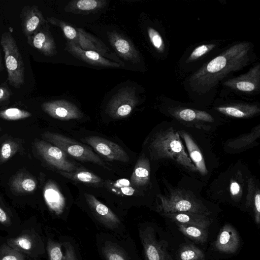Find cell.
<instances>
[{
  "instance_id": "obj_1",
  "label": "cell",
  "mask_w": 260,
  "mask_h": 260,
  "mask_svg": "<svg viewBox=\"0 0 260 260\" xmlns=\"http://www.w3.org/2000/svg\"><path fill=\"white\" fill-rule=\"evenodd\" d=\"M254 55L251 42L235 43L187 76L183 82L184 87L191 97L215 95L219 83L229 75L252 63Z\"/></svg>"
},
{
  "instance_id": "obj_2",
  "label": "cell",
  "mask_w": 260,
  "mask_h": 260,
  "mask_svg": "<svg viewBox=\"0 0 260 260\" xmlns=\"http://www.w3.org/2000/svg\"><path fill=\"white\" fill-rule=\"evenodd\" d=\"M149 147L155 158L170 159L190 172H198L185 151L178 132L173 127L156 132L151 139Z\"/></svg>"
},
{
  "instance_id": "obj_3",
  "label": "cell",
  "mask_w": 260,
  "mask_h": 260,
  "mask_svg": "<svg viewBox=\"0 0 260 260\" xmlns=\"http://www.w3.org/2000/svg\"><path fill=\"white\" fill-rule=\"evenodd\" d=\"M161 232L160 228L153 223H144L138 226L145 260H175Z\"/></svg>"
},
{
  "instance_id": "obj_4",
  "label": "cell",
  "mask_w": 260,
  "mask_h": 260,
  "mask_svg": "<svg viewBox=\"0 0 260 260\" xmlns=\"http://www.w3.org/2000/svg\"><path fill=\"white\" fill-rule=\"evenodd\" d=\"M157 210L162 213L193 212L210 216L211 212L202 201L182 189H174L166 196L159 195Z\"/></svg>"
},
{
  "instance_id": "obj_5",
  "label": "cell",
  "mask_w": 260,
  "mask_h": 260,
  "mask_svg": "<svg viewBox=\"0 0 260 260\" xmlns=\"http://www.w3.org/2000/svg\"><path fill=\"white\" fill-rule=\"evenodd\" d=\"M128 236L121 237L110 234L97 236L99 252L104 260H141Z\"/></svg>"
},
{
  "instance_id": "obj_6",
  "label": "cell",
  "mask_w": 260,
  "mask_h": 260,
  "mask_svg": "<svg viewBox=\"0 0 260 260\" xmlns=\"http://www.w3.org/2000/svg\"><path fill=\"white\" fill-rule=\"evenodd\" d=\"M1 45L5 54L9 84L20 88L24 82V66L21 55L13 37L9 32L3 33Z\"/></svg>"
},
{
  "instance_id": "obj_7",
  "label": "cell",
  "mask_w": 260,
  "mask_h": 260,
  "mask_svg": "<svg viewBox=\"0 0 260 260\" xmlns=\"http://www.w3.org/2000/svg\"><path fill=\"white\" fill-rule=\"evenodd\" d=\"M85 198L93 218L101 227L119 237L128 236L124 223L109 207L92 194L86 193Z\"/></svg>"
},
{
  "instance_id": "obj_8",
  "label": "cell",
  "mask_w": 260,
  "mask_h": 260,
  "mask_svg": "<svg viewBox=\"0 0 260 260\" xmlns=\"http://www.w3.org/2000/svg\"><path fill=\"white\" fill-rule=\"evenodd\" d=\"M46 140L57 147L65 153L82 161H90L106 167L100 157L89 148L62 135L45 132L42 134Z\"/></svg>"
},
{
  "instance_id": "obj_9",
  "label": "cell",
  "mask_w": 260,
  "mask_h": 260,
  "mask_svg": "<svg viewBox=\"0 0 260 260\" xmlns=\"http://www.w3.org/2000/svg\"><path fill=\"white\" fill-rule=\"evenodd\" d=\"M6 243L15 250L34 258L45 252V244L34 229L23 231L17 237L8 239Z\"/></svg>"
},
{
  "instance_id": "obj_10",
  "label": "cell",
  "mask_w": 260,
  "mask_h": 260,
  "mask_svg": "<svg viewBox=\"0 0 260 260\" xmlns=\"http://www.w3.org/2000/svg\"><path fill=\"white\" fill-rule=\"evenodd\" d=\"M222 85L238 93H257L260 89L259 63L257 62L254 64L244 74L225 80L222 82Z\"/></svg>"
},
{
  "instance_id": "obj_11",
  "label": "cell",
  "mask_w": 260,
  "mask_h": 260,
  "mask_svg": "<svg viewBox=\"0 0 260 260\" xmlns=\"http://www.w3.org/2000/svg\"><path fill=\"white\" fill-rule=\"evenodd\" d=\"M219 41H211L196 45L185 53L179 62V69L186 72H194V69L205 59L219 49ZM210 60V59H209Z\"/></svg>"
},
{
  "instance_id": "obj_12",
  "label": "cell",
  "mask_w": 260,
  "mask_h": 260,
  "mask_svg": "<svg viewBox=\"0 0 260 260\" xmlns=\"http://www.w3.org/2000/svg\"><path fill=\"white\" fill-rule=\"evenodd\" d=\"M35 146L38 154L55 168L67 172L77 170L76 166L69 161L66 153L57 147L38 139L35 141Z\"/></svg>"
},
{
  "instance_id": "obj_13",
  "label": "cell",
  "mask_w": 260,
  "mask_h": 260,
  "mask_svg": "<svg viewBox=\"0 0 260 260\" xmlns=\"http://www.w3.org/2000/svg\"><path fill=\"white\" fill-rule=\"evenodd\" d=\"M138 100L135 90L132 88L122 89L110 101L107 111L109 115L114 118L127 116L138 104Z\"/></svg>"
},
{
  "instance_id": "obj_14",
  "label": "cell",
  "mask_w": 260,
  "mask_h": 260,
  "mask_svg": "<svg viewBox=\"0 0 260 260\" xmlns=\"http://www.w3.org/2000/svg\"><path fill=\"white\" fill-rule=\"evenodd\" d=\"M83 141L91 146L96 151L106 158L127 162L128 155L119 145L109 140L96 136L85 138Z\"/></svg>"
},
{
  "instance_id": "obj_15",
  "label": "cell",
  "mask_w": 260,
  "mask_h": 260,
  "mask_svg": "<svg viewBox=\"0 0 260 260\" xmlns=\"http://www.w3.org/2000/svg\"><path fill=\"white\" fill-rule=\"evenodd\" d=\"M42 110L50 116L62 120L80 119L83 115L78 107L65 100H54L43 103Z\"/></svg>"
},
{
  "instance_id": "obj_16",
  "label": "cell",
  "mask_w": 260,
  "mask_h": 260,
  "mask_svg": "<svg viewBox=\"0 0 260 260\" xmlns=\"http://www.w3.org/2000/svg\"><path fill=\"white\" fill-rule=\"evenodd\" d=\"M46 250L49 260H79V253L71 240H47Z\"/></svg>"
},
{
  "instance_id": "obj_17",
  "label": "cell",
  "mask_w": 260,
  "mask_h": 260,
  "mask_svg": "<svg viewBox=\"0 0 260 260\" xmlns=\"http://www.w3.org/2000/svg\"><path fill=\"white\" fill-rule=\"evenodd\" d=\"M240 237L231 224H225L220 230L214 246L216 250L224 254H234L239 249Z\"/></svg>"
},
{
  "instance_id": "obj_18",
  "label": "cell",
  "mask_w": 260,
  "mask_h": 260,
  "mask_svg": "<svg viewBox=\"0 0 260 260\" xmlns=\"http://www.w3.org/2000/svg\"><path fill=\"white\" fill-rule=\"evenodd\" d=\"M19 16L22 32L26 38L32 35L47 24L42 12L35 5L24 7Z\"/></svg>"
},
{
  "instance_id": "obj_19",
  "label": "cell",
  "mask_w": 260,
  "mask_h": 260,
  "mask_svg": "<svg viewBox=\"0 0 260 260\" xmlns=\"http://www.w3.org/2000/svg\"><path fill=\"white\" fill-rule=\"evenodd\" d=\"M44 25L32 35L26 38L28 44L46 56H53L57 51L55 42L47 25Z\"/></svg>"
},
{
  "instance_id": "obj_20",
  "label": "cell",
  "mask_w": 260,
  "mask_h": 260,
  "mask_svg": "<svg viewBox=\"0 0 260 260\" xmlns=\"http://www.w3.org/2000/svg\"><path fill=\"white\" fill-rule=\"evenodd\" d=\"M66 49L76 57L93 66L112 68H118L121 66L116 62L106 59L95 51L83 50L71 41L68 42Z\"/></svg>"
},
{
  "instance_id": "obj_21",
  "label": "cell",
  "mask_w": 260,
  "mask_h": 260,
  "mask_svg": "<svg viewBox=\"0 0 260 260\" xmlns=\"http://www.w3.org/2000/svg\"><path fill=\"white\" fill-rule=\"evenodd\" d=\"M215 109L224 115L239 118L252 117L260 112L257 105L242 102H230L216 106Z\"/></svg>"
},
{
  "instance_id": "obj_22",
  "label": "cell",
  "mask_w": 260,
  "mask_h": 260,
  "mask_svg": "<svg viewBox=\"0 0 260 260\" xmlns=\"http://www.w3.org/2000/svg\"><path fill=\"white\" fill-rule=\"evenodd\" d=\"M78 36L76 41L74 43L81 49L85 50H91L95 51L101 55L112 59L114 61L124 66V63L120 61L117 57L111 55L108 48H106L100 40L86 32L81 28H77ZM74 43V42H73Z\"/></svg>"
},
{
  "instance_id": "obj_23",
  "label": "cell",
  "mask_w": 260,
  "mask_h": 260,
  "mask_svg": "<svg viewBox=\"0 0 260 260\" xmlns=\"http://www.w3.org/2000/svg\"><path fill=\"white\" fill-rule=\"evenodd\" d=\"M109 41L121 57L125 60L137 63L141 60L140 53L129 41L116 32L109 34Z\"/></svg>"
},
{
  "instance_id": "obj_24",
  "label": "cell",
  "mask_w": 260,
  "mask_h": 260,
  "mask_svg": "<svg viewBox=\"0 0 260 260\" xmlns=\"http://www.w3.org/2000/svg\"><path fill=\"white\" fill-rule=\"evenodd\" d=\"M43 196L48 208L57 216L61 215L64 210L66 200L56 184L48 181L43 189Z\"/></svg>"
},
{
  "instance_id": "obj_25",
  "label": "cell",
  "mask_w": 260,
  "mask_h": 260,
  "mask_svg": "<svg viewBox=\"0 0 260 260\" xmlns=\"http://www.w3.org/2000/svg\"><path fill=\"white\" fill-rule=\"evenodd\" d=\"M161 214L175 223L204 229H208L213 222V219L210 216L193 212L166 213Z\"/></svg>"
},
{
  "instance_id": "obj_26",
  "label": "cell",
  "mask_w": 260,
  "mask_h": 260,
  "mask_svg": "<svg viewBox=\"0 0 260 260\" xmlns=\"http://www.w3.org/2000/svg\"><path fill=\"white\" fill-rule=\"evenodd\" d=\"M169 113L177 119L186 122L214 121L212 116L208 112L184 107H169Z\"/></svg>"
},
{
  "instance_id": "obj_27",
  "label": "cell",
  "mask_w": 260,
  "mask_h": 260,
  "mask_svg": "<svg viewBox=\"0 0 260 260\" xmlns=\"http://www.w3.org/2000/svg\"><path fill=\"white\" fill-rule=\"evenodd\" d=\"M37 183L34 177L27 173L20 172L15 174L10 183L11 190L17 194H26L33 192Z\"/></svg>"
},
{
  "instance_id": "obj_28",
  "label": "cell",
  "mask_w": 260,
  "mask_h": 260,
  "mask_svg": "<svg viewBox=\"0 0 260 260\" xmlns=\"http://www.w3.org/2000/svg\"><path fill=\"white\" fill-rule=\"evenodd\" d=\"M187 147L190 159L198 171L202 175L207 174L205 160L201 151L190 136L184 131L179 132Z\"/></svg>"
},
{
  "instance_id": "obj_29",
  "label": "cell",
  "mask_w": 260,
  "mask_h": 260,
  "mask_svg": "<svg viewBox=\"0 0 260 260\" xmlns=\"http://www.w3.org/2000/svg\"><path fill=\"white\" fill-rule=\"evenodd\" d=\"M150 167L149 160L141 156L137 161L132 175L131 182L136 187L147 185L150 180Z\"/></svg>"
},
{
  "instance_id": "obj_30",
  "label": "cell",
  "mask_w": 260,
  "mask_h": 260,
  "mask_svg": "<svg viewBox=\"0 0 260 260\" xmlns=\"http://www.w3.org/2000/svg\"><path fill=\"white\" fill-rule=\"evenodd\" d=\"M246 205L253 209L254 220L257 224L260 222V192L252 178L248 180V192Z\"/></svg>"
},
{
  "instance_id": "obj_31",
  "label": "cell",
  "mask_w": 260,
  "mask_h": 260,
  "mask_svg": "<svg viewBox=\"0 0 260 260\" xmlns=\"http://www.w3.org/2000/svg\"><path fill=\"white\" fill-rule=\"evenodd\" d=\"M175 223L178 230L193 242L203 244L207 241L208 237V229L181 223Z\"/></svg>"
},
{
  "instance_id": "obj_32",
  "label": "cell",
  "mask_w": 260,
  "mask_h": 260,
  "mask_svg": "<svg viewBox=\"0 0 260 260\" xmlns=\"http://www.w3.org/2000/svg\"><path fill=\"white\" fill-rule=\"evenodd\" d=\"M204 251L193 243H184L177 251L175 260H205Z\"/></svg>"
},
{
  "instance_id": "obj_33",
  "label": "cell",
  "mask_w": 260,
  "mask_h": 260,
  "mask_svg": "<svg viewBox=\"0 0 260 260\" xmlns=\"http://www.w3.org/2000/svg\"><path fill=\"white\" fill-rule=\"evenodd\" d=\"M260 135L259 125L254 127L251 132L230 141L227 144L228 147L235 149H241L251 144L259 138Z\"/></svg>"
},
{
  "instance_id": "obj_34",
  "label": "cell",
  "mask_w": 260,
  "mask_h": 260,
  "mask_svg": "<svg viewBox=\"0 0 260 260\" xmlns=\"http://www.w3.org/2000/svg\"><path fill=\"white\" fill-rule=\"evenodd\" d=\"M59 173L61 175L68 179L86 183L99 184L102 181L101 178L86 171L76 170L75 171L71 172L60 171Z\"/></svg>"
},
{
  "instance_id": "obj_35",
  "label": "cell",
  "mask_w": 260,
  "mask_h": 260,
  "mask_svg": "<svg viewBox=\"0 0 260 260\" xmlns=\"http://www.w3.org/2000/svg\"><path fill=\"white\" fill-rule=\"evenodd\" d=\"M147 34L150 43L155 51L161 55L164 54L166 57L168 53L167 42L162 35L151 26L147 27Z\"/></svg>"
},
{
  "instance_id": "obj_36",
  "label": "cell",
  "mask_w": 260,
  "mask_h": 260,
  "mask_svg": "<svg viewBox=\"0 0 260 260\" xmlns=\"http://www.w3.org/2000/svg\"><path fill=\"white\" fill-rule=\"evenodd\" d=\"M19 148V144L15 140L9 139L4 141L0 148V162L3 163L8 160Z\"/></svg>"
},
{
  "instance_id": "obj_37",
  "label": "cell",
  "mask_w": 260,
  "mask_h": 260,
  "mask_svg": "<svg viewBox=\"0 0 260 260\" xmlns=\"http://www.w3.org/2000/svg\"><path fill=\"white\" fill-rule=\"evenodd\" d=\"M31 116L29 112L17 108H10L0 111V118L6 120H18Z\"/></svg>"
},
{
  "instance_id": "obj_38",
  "label": "cell",
  "mask_w": 260,
  "mask_h": 260,
  "mask_svg": "<svg viewBox=\"0 0 260 260\" xmlns=\"http://www.w3.org/2000/svg\"><path fill=\"white\" fill-rule=\"evenodd\" d=\"M46 18L48 22L53 25L59 26L62 29L66 37L68 39V41L74 43L76 41L78 36L77 29L53 17H47Z\"/></svg>"
},
{
  "instance_id": "obj_39",
  "label": "cell",
  "mask_w": 260,
  "mask_h": 260,
  "mask_svg": "<svg viewBox=\"0 0 260 260\" xmlns=\"http://www.w3.org/2000/svg\"><path fill=\"white\" fill-rule=\"evenodd\" d=\"M104 3L103 1L79 0L72 2L71 8L81 11H91L102 7Z\"/></svg>"
},
{
  "instance_id": "obj_40",
  "label": "cell",
  "mask_w": 260,
  "mask_h": 260,
  "mask_svg": "<svg viewBox=\"0 0 260 260\" xmlns=\"http://www.w3.org/2000/svg\"><path fill=\"white\" fill-rule=\"evenodd\" d=\"M0 260H26V256L3 243L0 245Z\"/></svg>"
},
{
  "instance_id": "obj_41",
  "label": "cell",
  "mask_w": 260,
  "mask_h": 260,
  "mask_svg": "<svg viewBox=\"0 0 260 260\" xmlns=\"http://www.w3.org/2000/svg\"><path fill=\"white\" fill-rule=\"evenodd\" d=\"M0 223L6 226H10L12 224L9 214L0 205Z\"/></svg>"
},
{
  "instance_id": "obj_42",
  "label": "cell",
  "mask_w": 260,
  "mask_h": 260,
  "mask_svg": "<svg viewBox=\"0 0 260 260\" xmlns=\"http://www.w3.org/2000/svg\"><path fill=\"white\" fill-rule=\"evenodd\" d=\"M11 94V91L6 85H0V103L8 100Z\"/></svg>"
},
{
  "instance_id": "obj_43",
  "label": "cell",
  "mask_w": 260,
  "mask_h": 260,
  "mask_svg": "<svg viewBox=\"0 0 260 260\" xmlns=\"http://www.w3.org/2000/svg\"><path fill=\"white\" fill-rule=\"evenodd\" d=\"M240 186L236 181H233L230 184V191L233 196H238L240 192Z\"/></svg>"
},
{
  "instance_id": "obj_44",
  "label": "cell",
  "mask_w": 260,
  "mask_h": 260,
  "mask_svg": "<svg viewBox=\"0 0 260 260\" xmlns=\"http://www.w3.org/2000/svg\"><path fill=\"white\" fill-rule=\"evenodd\" d=\"M2 131V128L1 127H0V132Z\"/></svg>"
},
{
  "instance_id": "obj_45",
  "label": "cell",
  "mask_w": 260,
  "mask_h": 260,
  "mask_svg": "<svg viewBox=\"0 0 260 260\" xmlns=\"http://www.w3.org/2000/svg\"><path fill=\"white\" fill-rule=\"evenodd\" d=\"M34 260H36L35 259Z\"/></svg>"
}]
</instances>
